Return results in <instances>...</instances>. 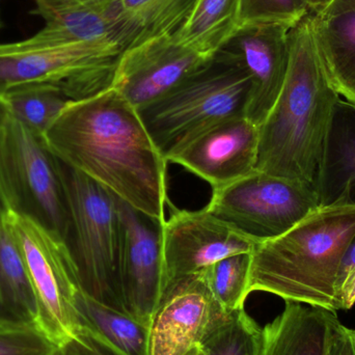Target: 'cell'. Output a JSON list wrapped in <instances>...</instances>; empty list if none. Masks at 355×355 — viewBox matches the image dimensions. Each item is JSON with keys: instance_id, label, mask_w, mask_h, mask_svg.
<instances>
[{"instance_id": "cell-1", "label": "cell", "mask_w": 355, "mask_h": 355, "mask_svg": "<svg viewBox=\"0 0 355 355\" xmlns=\"http://www.w3.org/2000/svg\"><path fill=\"white\" fill-rule=\"evenodd\" d=\"M39 139L60 164L139 212L166 221L168 162L139 110L114 87L71 101Z\"/></svg>"}, {"instance_id": "cell-2", "label": "cell", "mask_w": 355, "mask_h": 355, "mask_svg": "<svg viewBox=\"0 0 355 355\" xmlns=\"http://www.w3.org/2000/svg\"><path fill=\"white\" fill-rule=\"evenodd\" d=\"M310 14L290 31L289 69L277 102L259 127L256 171L315 190L325 139L341 96L319 55Z\"/></svg>"}, {"instance_id": "cell-3", "label": "cell", "mask_w": 355, "mask_h": 355, "mask_svg": "<svg viewBox=\"0 0 355 355\" xmlns=\"http://www.w3.org/2000/svg\"><path fill=\"white\" fill-rule=\"evenodd\" d=\"M355 240V206L317 207L279 237L250 252L248 296L266 292L285 302L341 311L338 279Z\"/></svg>"}, {"instance_id": "cell-4", "label": "cell", "mask_w": 355, "mask_h": 355, "mask_svg": "<svg viewBox=\"0 0 355 355\" xmlns=\"http://www.w3.org/2000/svg\"><path fill=\"white\" fill-rule=\"evenodd\" d=\"M248 73L223 51L172 91L139 110V116L166 162L215 125L245 116L250 96Z\"/></svg>"}, {"instance_id": "cell-5", "label": "cell", "mask_w": 355, "mask_h": 355, "mask_svg": "<svg viewBox=\"0 0 355 355\" xmlns=\"http://www.w3.org/2000/svg\"><path fill=\"white\" fill-rule=\"evenodd\" d=\"M56 162L70 219L69 245L81 288L100 304L126 312L119 275V198L89 178Z\"/></svg>"}, {"instance_id": "cell-6", "label": "cell", "mask_w": 355, "mask_h": 355, "mask_svg": "<svg viewBox=\"0 0 355 355\" xmlns=\"http://www.w3.org/2000/svg\"><path fill=\"white\" fill-rule=\"evenodd\" d=\"M122 49L107 43L0 44V102L17 94L53 91L72 101L112 87Z\"/></svg>"}, {"instance_id": "cell-7", "label": "cell", "mask_w": 355, "mask_h": 355, "mask_svg": "<svg viewBox=\"0 0 355 355\" xmlns=\"http://www.w3.org/2000/svg\"><path fill=\"white\" fill-rule=\"evenodd\" d=\"M4 205V220L12 233L39 302L45 331L62 347L87 334L75 308L83 290L66 238L16 205Z\"/></svg>"}, {"instance_id": "cell-8", "label": "cell", "mask_w": 355, "mask_h": 355, "mask_svg": "<svg viewBox=\"0 0 355 355\" xmlns=\"http://www.w3.org/2000/svg\"><path fill=\"white\" fill-rule=\"evenodd\" d=\"M319 207L313 188L254 171L213 189L205 208L244 235L260 242L289 231Z\"/></svg>"}, {"instance_id": "cell-9", "label": "cell", "mask_w": 355, "mask_h": 355, "mask_svg": "<svg viewBox=\"0 0 355 355\" xmlns=\"http://www.w3.org/2000/svg\"><path fill=\"white\" fill-rule=\"evenodd\" d=\"M21 191L42 210L48 225L68 241L70 219L58 177V162L31 129L2 112L0 198L8 204L20 206Z\"/></svg>"}, {"instance_id": "cell-10", "label": "cell", "mask_w": 355, "mask_h": 355, "mask_svg": "<svg viewBox=\"0 0 355 355\" xmlns=\"http://www.w3.org/2000/svg\"><path fill=\"white\" fill-rule=\"evenodd\" d=\"M213 295L202 272L171 282L150 323V355H185L231 316Z\"/></svg>"}, {"instance_id": "cell-11", "label": "cell", "mask_w": 355, "mask_h": 355, "mask_svg": "<svg viewBox=\"0 0 355 355\" xmlns=\"http://www.w3.org/2000/svg\"><path fill=\"white\" fill-rule=\"evenodd\" d=\"M121 296L125 311L149 325L164 291L162 227L119 198Z\"/></svg>"}, {"instance_id": "cell-12", "label": "cell", "mask_w": 355, "mask_h": 355, "mask_svg": "<svg viewBox=\"0 0 355 355\" xmlns=\"http://www.w3.org/2000/svg\"><path fill=\"white\" fill-rule=\"evenodd\" d=\"M172 209L170 219L162 227L164 289L171 282L200 272L221 259L252 252L256 245L257 241L206 208L188 211L172 206Z\"/></svg>"}, {"instance_id": "cell-13", "label": "cell", "mask_w": 355, "mask_h": 355, "mask_svg": "<svg viewBox=\"0 0 355 355\" xmlns=\"http://www.w3.org/2000/svg\"><path fill=\"white\" fill-rule=\"evenodd\" d=\"M212 58L184 45L175 35L146 40L119 56L112 87L139 110L172 91Z\"/></svg>"}, {"instance_id": "cell-14", "label": "cell", "mask_w": 355, "mask_h": 355, "mask_svg": "<svg viewBox=\"0 0 355 355\" xmlns=\"http://www.w3.org/2000/svg\"><path fill=\"white\" fill-rule=\"evenodd\" d=\"M282 25L248 27L221 48L248 73L250 96L245 116L260 127L277 102L290 62V31Z\"/></svg>"}, {"instance_id": "cell-15", "label": "cell", "mask_w": 355, "mask_h": 355, "mask_svg": "<svg viewBox=\"0 0 355 355\" xmlns=\"http://www.w3.org/2000/svg\"><path fill=\"white\" fill-rule=\"evenodd\" d=\"M258 151L259 127L240 116L205 131L170 162L183 166L217 189L254 173Z\"/></svg>"}, {"instance_id": "cell-16", "label": "cell", "mask_w": 355, "mask_h": 355, "mask_svg": "<svg viewBox=\"0 0 355 355\" xmlns=\"http://www.w3.org/2000/svg\"><path fill=\"white\" fill-rule=\"evenodd\" d=\"M29 14L44 26L28 41L40 45L93 42L118 46L124 51L131 35L124 18L122 0H33Z\"/></svg>"}, {"instance_id": "cell-17", "label": "cell", "mask_w": 355, "mask_h": 355, "mask_svg": "<svg viewBox=\"0 0 355 355\" xmlns=\"http://www.w3.org/2000/svg\"><path fill=\"white\" fill-rule=\"evenodd\" d=\"M319 206H355V104L340 98L317 173Z\"/></svg>"}, {"instance_id": "cell-18", "label": "cell", "mask_w": 355, "mask_h": 355, "mask_svg": "<svg viewBox=\"0 0 355 355\" xmlns=\"http://www.w3.org/2000/svg\"><path fill=\"white\" fill-rule=\"evenodd\" d=\"M336 313L286 302L283 312L261 329L256 355H327Z\"/></svg>"}, {"instance_id": "cell-19", "label": "cell", "mask_w": 355, "mask_h": 355, "mask_svg": "<svg viewBox=\"0 0 355 355\" xmlns=\"http://www.w3.org/2000/svg\"><path fill=\"white\" fill-rule=\"evenodd\" d=\"M319 55L340 96L355 104V10L331 15L311 12Z\"/></svg>"}, {"instance_id": "cell-20", "label": "cell", "mask_w": 355, "mask_h": 355, "mask_svg": "<svg viewBox=\"0 0 355 355\" xmlns=\"http://www.w3.org/2000/svg\"><path fill=\"white\" fill-rule=\"evenodd\" d=\"M0 322L35 325L45 331L39 302L27 275L22 256L4 220V205L1 198H0Z\"/></svg>"}, {"instance_id": "cell-21", "label": "cell", "mask_w": 355, "mask_h": 355, "mask_svg": "<svg viewBox=\"0 0 355 355\" xmlns=\"http://www.w3.org/2000/svg\"><path fill=\"white\" fill-rule=\"evenodd\" d=\"M75 308L85 334L118 355H150V327L126 312L77 293Z\"/></svg>"}, {"instance_id": "cell-22", "label": "cell", "mask_w": 355, "mask_h": 355, "mask_svg": "<svg viewBox=\"0 0 355 355\" xmlns=\"http://www.w3.org/2000/svg\"><path fill=\"white\" fill-rule=\"evenodd\" d=\"M241 0H196L176 37L207 58L215 54L239 31Z\"/></svg>"}, {"instance_id": "cell-23", "label": "cell", "mask_w": 355, "mask_h": 355, "mask_svg": "<svg viewBox=\"0 0 355 355\" xmlns=\"http://www.w3.org/2000/svg\"><path fill=\"white\" fill-rule=\"evenodd\" d=\"M196 3V0H122L131 46L153 37L176 35Z\"/></svg>"}, {"instance_id": "cell-24", "label": "cell", "mask_w": 355, "mask_h": 355, "mask_svg": "<svg viewBox=\"0 0 355 355\" xmlns=\"http://www.w3.org/2000/svg\"><path fill=\"white\" fill-rule=\"evenodd\" d=\"M250 252H241L221 259L200 271L214 297L227 313L244 308L250 275Z\"/></svg>"}, {"instance_id": "cell-25", "label": "cell", "mask_w": 355, "mask_h": 355, "mask_svg": "<svg viewBox=\"0 0 355 355\" xmlns=\"http://www.w3.org/2000/svg\"><path fill=\"white\" fill-rule=\"evenodd\" d=\"M71 101L58 92L31 91L6 98L0 102V108L40 137Z\"/></svg>"}, {"instance_id": "cell-26", "label": "cell", "mask_w": 355, "mask_h": 355, "mask_svg": "<svg viewBox=\"0 0 355 355\" xmlns=\"http://www.w3.org/2000/svg\"><path fill=\"white\" fill-rule=\"evenodd\" d=\"M262 327L240 309L200 345L204 355H256Z\"/></svg>"}, {"instance_id": "cell-27", "label": "cell", "mask_w": 355, "mask_h": 355, "mask_svg": "<svg viewBox=\"0 0 355 355\" xmlns=\"http://www.w3.org/2000/svg\"><path fill=\"white\" fill-rule=\"evenodd\" d=\"M310 12L306 0H241L239 29L269 25L293 28Z\"/></svg>"}, {"instance_id": "cell-28", "label": "cell", "mask_w": 355, "mask_h": 355, "mask_svg": "<svg viewBox=\"0 0 355 355\" xmlns=\"http://www.w3.org/2000/svg\"><path fill=\"white\" fill-rule=\"evenodd\" d=\"M62 348L41 327L0 322V355H60Z\"/></svg>"}, {"instance_id": "cell-29", "label": "cell", "mask_w": 355, "mask_h": 355, "mask_svg": "<svg viewBox=\"0 0 355 355\" xmlns=\"http://www.w3.org/2000/svg\"><path fill=\"white\" fill-rule=\"evenodd\" d=\"M338 295L341 310H349L355 304V240L348 248L340 268Z\"/></svg>"}, {"instance_id": "cell-30", "label": "cell", "mask_w": 355, "mask_h": 355, "mask_svg": "<svg viewBox=\"0 0 355 355\" xmlns=\"http://www.w3.org/2000/svg\"><path fill=\"white\" fill-rule=\"evenodd\" d=\"M327 355H355V329L344 325L337 315L331 322Z\"/></svg>"}, {"instance_id": "cell-31", "label": "cell", "mask_w": 355, "mask_h": 355, "mask_svg": "<svg viewBox=\"0 0 355 355\" xmlns=\"http://www.w3.org/2000/svg\"><path fill=\"white\" fill-rule=\"evenodd\" d=\"M60 355H118L89 336L62 348Z\"/></svg>"}, {"instance_id": "cell-32", "label": "cell", "mask_w": 355, "mask_h": 355, "mask_svg": "<svg viewBox=\"0 0 355 355\" xmlns=\"http://www.w3.org/2000/svg\"><path fill=\"white\" fill-rule=\"evenodd\" d=\"M349 10H355V0H333L322 12L318 14L331 15Z\"/></svg>"}, {"instance_id": "cell-33", "label": "cell", "mask_w": 355, "mask_h": 355, "mask_svg": "<svg viewBox=\"0 0 355 355\" xmlns=\"http://www.w3.org/2000/svg\"><path fill=\"white\" fill-rule=\"evenodd\" d=\"M331 1L333 0H306L311 12H314V14L322 12Z\"/></svg>"}, {"instance_id": "cell-34", "label": "cell", "mask_w": 355, "mask_h": 355, "mask_svg": "<svg viewBox=\"0 0 355 355\" xmlns=\"http://www.w3.org/2000/svg\"><path fill=\"white\" fill-rule=\"evenodd\" d=\"M185 355H204V352H202L200 346H196V347H194L193 349L190 350V352Z\"/></svg>"}, {"instance_id": "cell-35", "label": "cell", "mask_w": 355, "mask_h": 355, "mask_svg": "<svg viewBox=\"0 0 355 355\" xmlns=\"http://www.w3.org/2000/svg\"><path fill=\"white\" fill-rule=\"evenodd\" d=\"M0 26H1V20H0Z\"/></svg>"}]
</instances>
